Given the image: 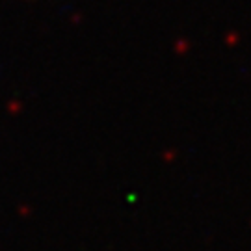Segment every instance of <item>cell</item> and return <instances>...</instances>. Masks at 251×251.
<instances>
[]
</instances>
